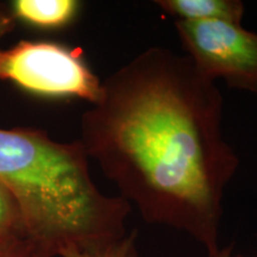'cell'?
Segmentation results:
<instances>
[{
  "instance_id": "5b68a950",
  "label": "cell",
  "mask_w": 257,
  "mask_h": 257,
  "mask_svg": "<svg viewBox=\"0 0 257 257\" xmlns=\"http://www.w3.org/2000/svg\"><path fill=\"white\" fill-rule=\"evenodd\" d=\"M80 8L81 3L76 0H15L11 15L31 27L55 30L72 23Z\"/></svg>"
},
{
  "instance_id": "52a82bcc",
  "label": "cell",
  "mask_w": 257,
  "mask_h": 257,
  "mask_svg": "<svg viewBox=\"0 0 257 257\" xmlns=\"http://www.w3.org/2000/svg\"><path fill=\"white\" fill-rule=\"evenodd\" d=\"M137 230H131L120 238L99 245L68 246L60 252V257H141L138 251Z\"/></svg>"
},
{
  "instance_id": "9c48e42d",
  "label": "cell",
  "mask_w": 257,
  "mask_h": 257,
  "mask_svg": "<svg viewBox=\"0 0 257 257\" xmlns=\"http://www.w3.org/2000/svg\"><path fill=\"white\" fill-rule=\"evenodd\" d=\"M0 257H46L28 238L0 239Z\"/></svg>"
},
{
  "instance_id": "7a4b0ae2",
  "label": "cell",
  "mask_w": 257,
  "mask_h": 257,
  "mask_svg": "<svg viewBox=\"0 0 257 257\" xmlns=\"http://www.w3.org/2000/svg\"><path fill=\"white\" fill-rule=\"evenodd\" d=\"M0 181L17 201L29 238L46 257L127 232L131 205L99 191L79 140L61 143L38 128L0 127Z\"/></svg>"
},
{
  "instance_id": "8992f818",
  "label": "cell",
  "mask_w": 257,
  "mask_h": 257,
  "mask_svg": "<svg viewBox=\"0 0 257 257\" xmlns=\"http://www.w3.org/2000/svg\"><path fill=\"white\" fill-rule=\"evenodd\" d=\"M156 5L176 21H226L242 24L239 0H157Z\"/></svg>"
},
{
  "instance_id": "6da1fadb",
  "label": "cell",
  "mask_w": 257,
  "mask_h": 257,
  "mask_svg": "<svg viewBox=\"0 0 257 257\" xmlns=\"http://www.w3.org/2000/svg\"><path fill=\"white\" fill-rule=\"evenodd\" d=\"M223 104L189 57L153 47L101 82L79 138L144 221L189 234L206 253L219 248L224 191L239 165Z\"/></svg>"
},
{
  "instance_id": "277c9868",
  "label": "cell",
  "mask_w": 257,
  "mask_h": 257,
  "mask_svg": "<svg viewBox=\"0 0 257 257\" xmlns=\"http://www.w3.org/2000/svg\"><path fill=\"white\" fill-rule=\"evenodd\" d=\"M181 46L199 72L257 93V32L226 21H175Z\"/></svg>"
},
{
  "instance_id": "8fae6325",
  "label": "cell",
  "mask_w": 257,
  "mask_h": 257,
  "mask_svg": "<svg viewBox=\"0 0 257 257\" xmlns=\"http://www.w3.org/2000/svg\"><path fill=\"white\" fill-rule=\"evenodd\" d=\"M206 257H243L242 255H233V246L229 245L225 248H218L212 252H207Z\"/></svg>"
},
{
  "instance_id": "30bf717a",
  "label": "cell",
  "mask_w": 257,
  "mask_h": 257,
  "mask_svg": "<svg viewBox=\"0 0 257 257\" xmlns=\"http://www.w3.org/2000/svg\"><path fill=\"white\" fill-rule=\"evenodd\" d=\"M16 27V19L12 17L10 12L0 10V40L11 32Z\"/></svg>"
},
{
  "instance_id": "ba28073f",
  "label": "cell",
  "mask_w": 257,
  "mask_h": 257,
  "mask_svg": "<svg viewBox=\"0 0 257 257\" xmlns=\"http://www.w3.org/2000/svg\"><path fill=\"white\" fill-rule=\"evenodd\" d=\"M15 238L30 239L17 201L9 188L0 181V239Z\"/></svg>"
},
{
  "instance_id": "3957f363",
  "label": "cell",
  "mask_w": 257,
  "mask_h": 257,
  "mask_svg": "<svg viewBox=\"0 0 257 257\" xmlns=\"http://www.w3.org/2000/svg\"><path fill=\"white\" fill-rule=\"evenodd\" d=\"M0 79L31 94L47 98H78L95 104L100 79L80 49L51 41H21L0 50Z\"/></svg>"
}]
</instances>
